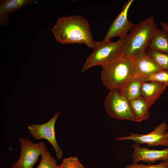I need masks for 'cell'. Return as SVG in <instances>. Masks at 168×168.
<instances>
[{
	"label": "cell",
	"mask_w": 168,
	"mask_h": 168,
	"mask_svg": "<svg viewBox=\"0 0 168 168\" xmlns=\"http://www.w3.org/2000/svg\"><path fill=\"white\" fill-rule=\"evenodd\" d=\"M37 1L33 0H6L1 1L0 5V24H4L7 15L16 11L24 6Z\"/></svg>",
	"instance_id": "13"
},
{
	"label": "cell",
	"mask_w": 168,
	"mask_h": 168,
	"mask_svg": "<svg viewBox=\"0 0 168 168\" xmlns=\"http://www.w3.org/2000/svg\"><path fill=\"white\" fill-rule=\"evenodd\" d=\"M59 114V112H57L47 122L41 124H30L28 126L27 129L34 138L37 140L44 139L47 141L54 148L57 158L60 159L62 157L63 152L57 143L54 128Z\"/></svg>",
	"instance_id": "8"
},
{
	"label": "cell",
	"mask_w": 168,
	"mask_h": 168,
	"mask_svg": "<svg viewBox=\"0 0 168 168\" xmlns=\"http://www.w3.org/2000/svg\"><path fill=\"white\" fill-rule=\"evenodd\" d=\"M107 113L115 119L136 122L129 101L118 90H110L104 103Z\"/></svg>",
	"instance_id": "5"
},
{
	"label": "cell",
	"mask_w": 168,
	"mask_h": 168,
	"mask_svg": "<svg viewBox=\"0 0 168 168\" xmlns=\"http://www.w3.org/2000/svg\"><path fill=\"white\" fill-rule=\"evenodd\" d=\"M129 102L137 122H141L148 118L150 107L144 99L141 97L130 100Z\"/></svg>",
	"instance_id": "15"
},
{
	"label": "cell",
	"mask_w": 168,
	"mask_h": 168,
	"mask_svg": "<svg viewBox=\"0 0 168 168\" xmlns=\"http://www.w3.org/2000/svg\"><path fill=\"white\" fill-rule=\"evenodd\" d=\"M157 29L152 16L135 24L124 38L119 40L122 54L133 60L145 54Z\"/></svg>",
	"instance_id": "2"
},
{
	"label": "cell",
	"mask_w": 168,
	"mask_h": 168,
	"mask_svg": "<svg viewBox=\"0 0 168 168\" xmlns=\"http://www.w3.org/2000/svg\"><path fill=\"white\" fill-rule=\"evenodd\" d=\"M101 67L102 82L110 90L121 91L137 76L133 60L122 54Z\"/></svg>",
	"instance_id": "3"
},
{
	"label": "cell",
	"mask_w": 168,
	"mask_h": 168,
	"mask_svg": "<svg viewBox=\"0 0 168 168\" xmlns=\"http://www.w3.org/2000/svg\"><path fill=\"white\" fill-rule=\"evenodd\" d=\"M166 133L167 135L168 136V128L167 130V131H166Z\"/></svg>",
	"instance_id": "24"
},
{
	"label": "cell",
	"mask_w": 168,
	"mask_h": 168,
	"mask_svg": "<svg viewBox=\"0 0 168 168\" xmlns=\"http://www.w3.org/2000/svg\"><path fill=\"white\" fill-rule=\"evenodd\" d=\"M168 128L167 124L163 122L155 127L152 131L148 134L131 133L127 136L117 137L115 140H128L139 145L146 144L148 147L162 146L168 147V136L166 133Z\"/></svg>",
	"instance_id": "6"
},
{
	"label": "cell",
	"mask_w": 168,
	"mask_h": 168,
	"mask_svg": "<svg viewBox=\"0 0 168 168\" xmlns=\"http://www.w3.org/2000/svg\"><path fill=\"white\" fill-rule=\"evenodd\" d=\"M160 24L162 30L165 31L168 33V23L161 21L160 22Z\"/></svg>",
	"instance_id": "22"
},
{
	"label": "cell",
	"mask_w": 168,
	"mask_h": 168,
	"mask_svg": "<svg viewBox=\"0 0 168 168\" xmlns=\"http://www.w3.org/2000/svg\"><path fill=\"white\" fill-rule=\"evenodd\" d=\"M92 52L86 59L82 68L83 72L98 65L101 66L114 61L122 54L120 42L110 40L97 41L92 48Z\"/></svg>",
	"instance_id": "4"
},
{
	"label": "cell",
	"mask_w": 168,
	"mask_h": 168,
	"mask_svg": "<svg viewBox=\"0 0 168 168\" xmlns=\"http://www.w3.org/2000/svg\"><path fill=\"white\" fill-rule=\"evenodd\" d=\"M51 30L57 41L63 44H83L92 49L96 43L88 21L80 15L58 18Z\"/></svg>",
	"instance_id": "1"
},
{
	"label": "cell",
	"mask_w": 168,
	"mask_h": 168,
	"mask_svg": "<svg viewBox=\"0 0 168 168\" xmlns=\"http://www.w3.org/2000/svg\"><path fill=\"white\" fill-rule=\"evenodd\" d=\"M137 76L145 77L163 70L146 54L133 60Z\"/></svg>",
	"instance_id": "12"
},
{
	"label": "cell",
	"mask_w": 168,
	"mask_h": 168,
	"mask_svg": "<svg viewBox=\"0 0 168 168\" xmlns=\"http://www.w3.org/2000/svg\"><path fill=\"white\" fill-rule=\"evenodd\" d=\"M145 82L144 77L136 76L120 91L128 101L141 97V91L142 83Z\"/></svg>",
	"instance_id": "14"
},
{
	"label": "cell",
	"mask_w": 168,
	"mask_h": 168,
	"mask_svg": "<svg viewBox=\"0 0 168 168\" xmlns=\"http://www.w3.org/2000/svg\"><path fill=\"white\" fill-rule=\"evenodd\" d=\"M133 162L127 165L124 168H167L165 161H162L157 164H144L142 163L138 164Z\"/></svg>",
	"instance_id": "21"
},
{
	"label": "cell",
	"mask_w": 168,
	"mask_h": 168,
	"mask_svg": "<svg viewBox=\"0 0 168 168\" xmlns=\"http://www.w3.org/2000/svg\"><path fill=\"white\" fill-rule=\"evenodd\" d=\"M167 86L162 84L153 81L144 82L141 88V97L150 107L164 92Z\"/></svg>",
	"instance_id": "11"
},
{
	"label": "cell",
	"mask_w": 168,
	"mask_h": 168,
	"mask_svg": "<svg viewBox=\"0 0 168 168\" xmlns=\"http://www.w3.org/2000/svg\"><path fill=\"white\" fill-rule=\"evenodd\" d=\"M164 161L166 164V165L167 166V168H168V159Z\"/></svg>",
	"instance_id": "23"
},
{
	"label": "cell",
	"mask_w": 168,
	"mask_h": 168,
	"mask_svg": "<svg viewBox=\"0 0 168 168\" xmlns=\"http://www.w3.org/2000/svg\"><path fill=\"white\" fill-rule=\"evenodd\" d=\"M41 159L36 168H59L55 159L47 150L45 145L42 151Z\"/></svg>",
	"instance_id": "18"
},
{
	"label": "cell",
	"mask_w": 168,
	"mask_h": 168,
	"mask_svg": "<svg viewBox=\"0 0 168 168\" xmlns=\"http://www.w3.org/2000/svg\"><path fill=\"white\" fill-rule=\"evenodd\" d=\"M133 151L132 155L133 162L140 161L150 163L158 160L165 161L168 159V147L161 150H151L142 147L135 144L132 146Z\"/></svg>",
	"instance_id": "10"
},
{
	"label": "cell",
	"mask_w": 168,
	"mask_h": 168,
	"mask_svg": "<svg viewBox=\"0 0 168 168\" xmlns=\"http://www.w3.org/2000/svg\"><path fill=\"white\" fill-rule=\"evenodd\" d=\"M150 49L168 54V33L158 28L155 31L149 45Z\"/></svg>",
	"instance_id": "16"
},
{
	"label": "cell",
	"mask_w": 168,
	"mask_h": 168,
	"mask_svg": "<svg viewBox=\"0 0 168 168\" xmlns=\"http://www.w3.org/2000/svg\"><path fill=\"white\" fill-rule=\"evenodd\" d=\"M145 81H153L168 86V70H162L144 77Z\"/></svg>",
	"instance_id": "19"
},
{
	"label": "cell",
	"mask_w": 168,
	"mask_h": 168,
	"mask_svg": "<svg viewBox=\"0 0 168 168\" xmlns=\"http://www.w3.org/2000/svg\"><path fill=\"white\" fill-rule=\"evenodd\" d=\"M146 54L152 58L163 70H168V54L148 48Z\"/></svg>",
	"instance_id": "17"
},
{
	"label": "cell",
	"mask_w": 168,
	"mask_h": 168,
	"mask_svg": "<svg viewBox=\"0 0 168 168\" xmlns=\"http://www.w3.org/2000/svg\"><path fill=\"white\" fill-rule=\"evenodd\" d=\"M59 168H85L76 156H70L63 159Z\"/></svg>",
	"instance_id": "20"
},
{
	"label": "cell",
	"mask_w": 168,
	"mask_h": 168,
	"mask_svg": "<svg viewBox=\"0 0 168 168\" xmlns=\"http://www.w3.org/2000/svg\"><path fill=\"white\" fill-rule=\"evenodd\" d=\"M21 145L20 156L12 168H33L41 156L43 149L45 145L42 141L37 143L31 142L29 139L20 138Z\"/></svg>",
	"instance_id": "7"
},
{
	"label": "cell",
	"mask_w": 168,
	"mask_h": 168,
	"mask_svg": "<svg viewBox=\"0 0 168 168\" xmlns=\"http://www.w3.org/2000/svg\"><path fill=\"white\" fill-rule=\"evenodd\" d=\"M133 1V0H129L125 3L120 13L110 25L104 40H110L115 37H119V39H123L133 27L135 24L128 19V14Z\"/></svg>",
	"instance_id": "9"
}]
</instances>
